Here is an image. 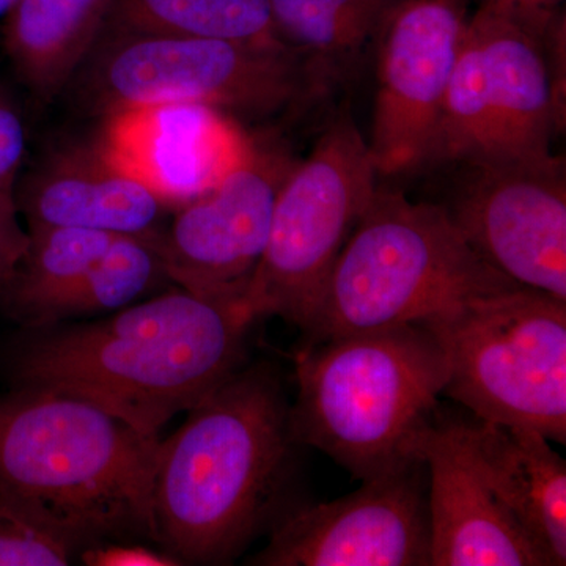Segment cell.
<instances>
[{"label":"cell","instance_id":"obj_18","mask_svg":"<svg viewBox=\"0 0 566 566\" xmlns=\"http://www.w3.org/2000/svg\"><path fill=\"white\" fill-rule=\"evenodd\" d=\"M112 0H18L6 17L3 46L36 96L69 87L109 18Z\"/></svg>","mask_w":566,"mask_h":566},{"label":"cell","instance_id":"obj_9","mask_svg":"<svg viewBox=\"0 0 566 566\" xmlns=\"http://www.w3.org/2000/svg\"><path fill=\"white\" fill-rule=\"evenodd\" d=\"M438 203L488 264L510 281L566 301L565 163L557 156L452 164Z\"/></svg>","mask_w":566,"mask_h":566},{"label":"cell","instance_id":"obj_6","mask_svg":"<svg viewBox=\"0 0 566 566\" xmlns=\"http://www.w3.org/2000/svg\"><path fill=\"white\" fill-rule=\"evenodd\" d=\"M331 82L285 43L158 35L104 28L65 92L93 117L147 104H202L229 117H271Z\"/></svg>","mask_w":566,"mask_h":566},{"label":"cell","instance_id":"obj_15","mask_svg":"<svg viewBox=\"0 0 566 566\" xmlns=\"http://www.w3.org/2000/svg\"><path fill=\"white\" fill-rule=\"evenodd\" d=\"M28 230L46 227L96 230L112 234H150L167 205L136 178L104 158L92 145H66L14 188Z\"/></svg>","mask_w":566,"mask_h":566},{"label":"cell","instance_id":"obj_12","mask_svg":"<svg viewBox=\"0 0 566 566\" xmlns=\"http://www.w3.org/2000/svg\"><path fill=\"white\" fill-rule=\"evenodd\" d=\"M333 502L296 506L252 558L263 566H431L423 460Z\"/></svg>","mask_w":566,"mask_h":566},{"label":"cell","instance_id":"obj_21","mask_svg":"<svg viewBox=\"0 0 566 566\" xmlns=\"http://www.w3.org/2000/svg\"><path fill=\"white\" fill-rule=\"evenodd\" d=\"M106 28L196 39L282 43L268 0H112Z\"/></svg>","mask_w":566,"mask_h":566},{"label":"cell","instance_id":"obj_13","mask_svg":"<svg viewBox=\"0 0 566 566\" xmlns=\"http://www.w3.org/2000/svg\"><path fill=\"white\" fill-rule=\"evenodd\" d=\"M95 144L107 161L177 210L211 191L249 147L229 115L189 103L112 112Z\"/></svg>","mask_w":566,"mask_h":566},{"label":"cell","instance_id":"obj_2","mask_svg":"<svg viewBox=\"0 0 566 566\" xmlns=\"http://www.w3.org/2000/svg\"><path fill=\"white\" fill-rule=\"evenodd\" d=\"M296 446L277 371L270 364L238 368L159 439L156 542L180 564H230L281 517Z\"/></svg>","mask_w":566,"mask_h":566},{"label":"cell","instance_id":"obj_27","mask_svg":"<svg viewBox=\"0 0 566 566\" xmlns=\"http://www.w3.org/2000/svg\"><path fill=\"white\" fill-rule=\"evenodd\" d=\"M84 562L92 566H174L181 565L170 554L156 553L142 546L93 547L84 554Z\"/></svg>","mask_w":566,"mask_h":566},{"label":"cell","instance_id":"obj_14","mask_svg":"<svg viewBox=\"0 0 566 566\" xmlns=\"http://www.w3.org/2000/svg\"><path fill=\"white\" fill-rule=\"evenodd\" d=\"M419 457L428 472L431 566H551L480 474L464 419L438 411Z\"/></svg>","mask_w":566,"mask_h":566},{"label":"cell","instance_id":"obj_25","mask_svg":"<svg viewBox=\"0 0 566 566\" xmlns=\"http://www.w3.org/2000/svg\"><path fill=\"white\" fill-rule=\"evenodd\" d=\"M24 123L18 112L0 96V189H14L17 174L24 159Z\"/></svg>","mask_w":566,"mask_h":566},{"label":"cell","instance_id":"obj_3","mask_svg":"<svg viewBox=\"0 0 566 566\" xmlns=\"http://www.w3.org/2000/svg\"><path fill=\"white\" fill-rule=\"evenodd\" d=\"M158 442L80 397L17 386L0 397V515L71 549L126 535L156 542Z\"/></svg>","mask_w":566,"mask_h":566},{"label":"cell","instance_id":"obj_5","mask_svg":"<svg viewBox=\"0 0 566 566\" xmlns=\"http://www.w3.org/2000/svg\"><path fill=\"white\" fill-rule=\"evenodd\" d=\"M516 286L468 244L438 203L412 202L378 185L301 334L312 346L419 324Z\"/></svg>","mask_w":566,"mask_h":566},{"label":"cell","instance_id":"obj_28","mask_svg":"<svg viewBox=\"0 0 566 566\" xmlns=\"http://www.w3.org/2000/svg\"><path fill=\"white\" fill-rule=\"evenodd\" d=\"M18 0H0V18H6Z\"/></svg>","mask_w":566,"mask_h":566},{"label":"cell","instance_id":"obj_16","mask_svg":"<svg viewBox=\"0 0 566 566\" xmlns=\"http://www.w3.org/2000/svg\"><path fill=\"white\" fill-rule=\"evenodd\" d=\"M483 57L490 159L545 158L560 125L557 85L543 39L483 9L469 21Z\"/></svg>","mask_w":566,"mask_h":566},{"label":"cell","instance_id":"obj_7","mask_svg":"<svg viewBox=\"0 0 566 566\" xmlns=\"http://www.w3.org/2000/svg\"><path fill=\"white\" fill-rule=\"evenodd\" d=\"M419 324L444 352L442 395L476 419L566 444V301L516 286Z\"/></svg>","mask_w":566,"mask_h":566},{"label":"cell","instance_id":"obj_23","mask_svg":"<svg viewBox=\"0 0 566 566\" xmlns=\"http://www.w3.org/2000/svg\"><path fill=\"white\" fill-rule=\"evenodd\" d=\"M71 553L65 543L0 515V566H63Z\"/></svg>","mask_w":566,"mask_h":566},{"label":"cell","instance_id":"obj_10","mask_svg":"<svg viewBox=\"0 0 566 566\" xmlns=\"http://www.w3.org/2000/svg\"><path fill=\"white\" fill-rule=\"evenodd\" d=\"M286 153L249 142L240 163L153 234L164 270L180 289L241 300L266 248L275 199L294 167Z\"/></svg>","mask_w":566,"mask_h":566},{"label":"cell","instance_id":"obj_26","mask_svg":"<svg viewBox=\"0 0 566 566\" xmlns=\"http://www.w3.org/2000/svg\"><path fill=\"white\" fill-rule=\"evenodd\" d=\"M560 3L562 0H483L482 7L546 40Z\"/></svg>","mask_w":566,"mask_h":566},{"label":"cell","instance_id":"obj_19","mask_svg":"<svg viewBox=\"0 0 566 566\" xmlns=\"http://www.w3.org/2000/svg\"><path fill=\"white\" fill-rule=\"evenodd\" d=\"M398 0H268L279 40L333 84L356 69Z\"/></svg>","mask_w":566,"mask_h":566},{"label":"cell","instance_id":"obj_24","mask_svg":"<svg viewBox=\"0 0 566 566\" xmlns=\"http://www.w3.org/2000/svg\"><path fill=\"white\" fill-rule=\"evenodd\" d=\"M31 234L22 226L14 189H0V285L17 270L28 251Z\"/></svg>","mask_w":566,"mask_h":566},{"label":"cell","instance_id":"obj_8","mask_svg":"<svg viewBox=\"0 0 566 566\" xmlns=\"http://www.w3.org/2000/svg\"><path fill=\"white\" fill-rule=\"evenodd\" d=\"M378 177L367 140L344 112L277 193L266 248L241 297L256 319L281 316L303 333Z\"/></svg>","mask_w":566,"mask_h":566},{"label":"cell","instance_id":"obj_20","mask_svg":"<svg viewBox=\"0 0 566 566\" xmlns=\"http://www.w3.org/2000/svg\"><path fill=\"white\" fill-rule=\"evenodd\" d=\"M29 234L28 251L0 290L7 314L35 329L48 308L87 273L118 234L71 227H46Z\"/></svg>","mask_w":566,"mask_h":566},{"label":"cell","instance_id":"obj_1","mask_svg":"<svg viewBox=\"0 0 566 566\" xmlns=\"http://www.w3.org/2000/svg\"><path fill=\"white\" fill-rule=\"evenodd\" d=\"M255 322L241 300L180 289L96 323L36 327L11 371L17 386L80 397L159 441L164 424L243 367Z\"/></svg>","mask_w":566,"mask_h":566},{"label":"cell","instance_id":"obj_4","mask_svg":"<svg viewBox=\"0 0 566 566\" xmlns=\"http://www.w3.org/2000/svg\"><path fill=\"white\" fill-rule=\"evenodd\" d=\"M296 381L294 441L365 482L422 460L419 441L438 415L446 356L423 324H403L303 346Z\"/></svg>","mask_w":566,"mask_h":566},{"label":"cell","instance_id":"obj_11","mask_svg":"<svg viewBox=\"0 0 566 566\" xmlns=\"http://www.w3.org/2000/svg\"><path fill=\"white\" fill-rule=\"evenodd\" d=\"M465 24L461 0H398L387 13L367 140L379 177L427 166Z\"/></svg>","mask_w":566,"mask_h":566},{"label":"cell","instance_id":"obj_17","mask_svg":"<svg viewBox=\"0 0 566 566\" xmlns=\"http://www.w3.org/2000/svg\"><path fill=\"white\" fill-rule=\"evenodd\" d=\"M480 474L542 547L551 566L566 565V464L549 439L528 428L464 420Z\"/></svg>","mask_w":566,"mask_h":566},{"label":"cell","instance_id":"obj_22","mask_svg":"<svg viewBox=\"0 0 566 566\" xmlns=\"http://www.w3.org/2000/svg\"><path fill=\"white\" fill-rule=\"evenodd\" d=\"M153 234L115 237L87 273L48 308L40 327L74 316L120 311L150 292L167 277Z\"/></svg>","mask_w":566,"mask_h":566}]
</instances>
